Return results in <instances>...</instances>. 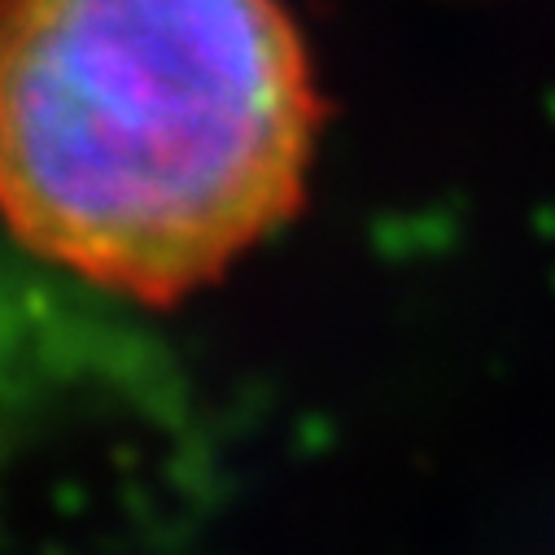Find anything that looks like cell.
Listing matches in <instances>:
<instances>
[{"mask_svg":"<svg viewBox=\"0 0 555 555\" xmlns=\"http://www.w3.org/2000/svg\"><path fill=\"white\" fill-rule=\"evenodd\" d=\"M324 105L281 0H5L0 202L44 262L171 307L307 197Z\"/></svg>","mask_w":555,"mask_h":555,"instance_id":"1","label":"cell"}]
</instances>
